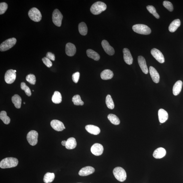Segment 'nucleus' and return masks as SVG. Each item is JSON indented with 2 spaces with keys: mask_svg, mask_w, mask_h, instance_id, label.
<instances>
[{
  "mask_svg": "<svg viewBox=\"0 0 183 183\" xmlns=\"http://www.w3.org/2000/svg\"><path fill=\"white\" fill-rule=\"evenodd\" d=\"M18 163L17 158L13 157L6 158L2 160L0 163V167L2 169H7L15 167Z\"/></svg>",
  "mask_w": 183,
  "mask_h": 183,
  "instance_id": "f257e3e1",
  "label": "nucleus"
},
{
  "mask_svg": "<svg viewBox=\"0 0 183 183\" xmlns=\"http://www.w3.org/2000/svg\"><path fill=\"white\" fill-rule=\"evenodd\" d=\"M106 5L103 2H98L94 3L91 7L90 11L93 14L97 15L105 11Z\"/></svg>",
  "mask_w": 183,
  "mask_h": 183,
  "instance_id": "f03ea898",
  "label": "nucleus"
},
{
  "mask_svg": "<svg viewBox=\"0 0 183 183\" xmlns=\"http://www.w3.org/2000/svg\"><path fill=\"white\" fill-rule=\"evenodd\" d=\"M133 30L136 33L142 35H149L151 32V29L147 25L144 24H136L132 27Z\"/></svg>",
  "mask_w": 183,
  "mask_h": 183,
  "instance_id": "7ed1b4c3",
  "label": "nucleus"
},
{
  "mask_svg": "<svg viewBox=\"0 0 183 183\" xmlns=\"http://www.w3.org/2000/svg\"><path fill=\"white\" fill-rule=\"evenodd\" d=\"M113 173L115 178L120 182L125 181L127 177L125 169L120 167L115 168L113 171Z\"/></svg>",
  "mask_w": 183,
  "mask_h": 183,
  "instance_id": "20e7f679",
  "label": "nucleus"
},
{
  "mask_svg": "<svg viewBox=\"0 0 183 183\" xmlns=\"http://www.w3.org/2000/svg\"><path fill=\"white\" fill-rule=\"evenodd\" d=\"M17 42V39L15 38H12L5 40L0 45V51L1 52H4L9 50L14 46Z\"/></svg>",
  "mask_w": 183,
  "mask_h": 183,
  "instance_id": "39448f33",
  "label": "nucleus"
},
{
  "mask_svg": "<svg viewBox=\"0 0 183 183\" xmlns=\"http://www.w3.org/2000/svg\"><path fill=\"white\" fill-rule=\"evenodd\" d=\"M29 17L35 22H39L41 20L42 15L39 10L36 8H32L28 12Z\"/></svg>",
  "mask_w": 183,
  "mask_h": 183,
  "instance_id": "423d86ee",
  "label": "nucleus"
},
{
  "mask_svg": "<svg viewBox=\"0 0 183 183\" xmlns=\"http://www.w3.org/2000/svg\"><path fill=\"white\" fill-rule=\"evenodd\" d=\"M63 18V15L60 11L57 9L54 11L52 14V21L55 25L59 27L60 26Z\"/></svg>",
  "mask_w": 183,
  "mask_h": 183,
  "instance_id": "0eeeda50",
  "label": "nucleus"
},
{
  "mask_svg": "<svg viewBox=\"0 0 183 183\" xmlns=\"http://www.w3.org/2000/svg\"><path fill=\"white\" fill-rule=\"evenodd\" d=\"M38 135L37 132L34 130H32L28 133L26 139L29 143L31 146H34L37 144Z\"/></svg>",
  "mask_w": 183,
  "mask_h": 183,
  "instance_id": "6e6552de",
  "label": "nucleus"
},
{
  "mask_svg": "<svg viewBox=\"0 0 183 183\" xmlns=\"http://www.w3.org/2000/svg\"><path fill=\"white\" fill-rule=\"evenodd\" d=\"M16 74L14 70L10 69L8 70L5 73V79L8 84H11L16 79Z\"/></svg>",
  "mask_w": 183,
  "mask_h": 183,
  "instance_id": "1a4fd4ad",
  "label": "nucleus"
},
{
  "mask_svg": "<svg viewBox=\"0 0 183 183\" xmlns=\"http://www.w3.org/2000/svg\"><path fill=\"white\" fill-rule=\"evenodd\" d=\"M151 54L156 60L161 64L165 62V60L162 53L159 50L153 48L151 51Z\"/></svg>",
  "mask_w": 183,
  "mask_h": 183,
  "instance_id": "9d476101",
  "label": "nucleus"
},
{
  "mask_svg": "<svg viewBox=\"0 0 183 183\" xmlns=\"http://www.w3.org/2000/svg\"><path fill=\"white\" fill-rule=\"evenodd\" d=\"M91 150L93 155L97 156H100L103 153L104 147L101 144L96 143L91 147Z\"/></svg>",
  "mask_w": 183,
  "mask_h": 183,
  "instance_id": "9b49d317",
  "label": "nucleus"
},
{
  "mask_svg": "<svg viewBox=\"0 0 183 183\" xmlns=\"http://www.w3.org/2000/svg\"><path fill=\"white\" fill-rule=\"evenodd\" d=\"M50 125L53 129L56 131H61L66 129L64 123L57 120H52L51 122Z\"/></svg>",
  "mask_w": 183,
  "mask_h": 183,
  "instance_id": "f8f14e48",
  "label": "nucleus"
},
{
  "mask_svg": "<svg viewBox=\"0 0 183 183\" xmlns=\"http://www.w3.org/2000/svg\"><path fill=\"white\" fill-rule=\"evenodd\" d=\"M101 45L103 49L107 54L110 56L113 55L115 53L114 48L110 45L108 42L104 40L101 42Z\"/></svg>",
  "mask_w": 183,
  "mask_h": 183,
  "instance_id": "ddd939ff",
  "label": "nucleus"
},
{
  "mask_svg": "<svg viewBox=\"0 0 183 183\" xmlns=\"http://www.w3.org/2000/svg\"><path fill=\"white\" fill-rule=\"evenodd\" d=\"M123 58L126 64L131 65L133 62V58L131 53L127 48H125L123 49Z\"/></svg>",
  "mask_w": 183,
  "mask_h": 183,
  "instance_id": "4468645a",
  "label": "nucleus"
},
{
  "mask_svg": "<svg viewBox=\"0 0 183 183\" xmlns=\"http://www.w3.org/2000/svg\"><path fill=\"white\" fill-rule=\"evenodd\" d=\"M95 171V168L92 167L87 166L81 169L79 174L80 176H87L94 173Z\"/></svg>",
  "mask_w": 183,
  "mask_h": 183,
  "instance_id": "2eb2a0df",
  "label": "nucleus"
},
{
  "mask_svg": "<svg viewBox=\"0 0 183 183\" xmlns=\"http://www.w3.org/2000/svg\"><path fill=\"white\" fill-rule=\"evenodd\" d=\"M138 63L142 71L144 73L147 74L149 71L147 65L146 60L144 57L141 56H139L138 58Z\"/></svg>",
  "mask_w": 183,
  "mask_h": 183,
  "instance_id": "dca6fc26",
  "label": "nucleus"
},
{
  "mask_svg": "<svg viewBox=\"0 0 183 183\" xmlns=\"http://www.w3.org/2000/svg\"><path fill=\"white\" fill-rule=\"evenodd\" d=\"M76 49L75 45L71 43H68L66 45V53L69 56H73L76 53Z\"/></svg>",
  "mask_w": 183,
  "mask_h": 183,
  "instance_id": "f3484780",
  "label": "nucleus"
},
{
  "mask_svg": "<svg viewBox=\"0 0 183 183\" xmlns=\"http://www.w3.org/2000/svg\"><path fill=\"white\" fill-rule=\"evenodd\" d=\"M149 72L153 81L157 83L159 82L160 76L157 70L154 67L150 66L149 68Z\"/></svg>",
  "mask_w": 183,
  "mask_h": 183,
  "instance_id": "a211bd4d",
  "label": "nucleus"
},
{
  "mask_svg": "<svg viewBox=\"0 0 183 183\" xmlns=\"http://www.w3.org/2000/svg\"><path fill=\"white\" fill-rule=\"evenodd\" d=\"M159 120L160 123H163L168 119V114L166 110L162 109L159 110L158 112Z\"/></svg>",
  "mask_w": 183,
  "mask_h": 183,
  "instance_id": "6ab92c4d",
  "label": "nucleus"
},
{
  "mask_svg": "<svg viewBox=\"0 0 183 183\" xmlns=\"http://www.w3.org/2000/svg\"><path fill=\"white\" fill-rule=\"evenodd\" d=\"M85 129L89 133L94 135H98L101 132L100 128L97 126L93 125L86 126Z\"/></svg>",
  "mask_w": 183,
  "mask_h": 183,
  "instance_id": "aec40b11",
  "label": "nucleus"
},
{
  "mask_svg": "<svg viewBox=\"0 0 183 183\" xmlns=\"http://www.w3.org/2000/svg\"><path fill=\"white\" fill-rule=\"evenodd\" d=\"M166 154V150L163 147L158 148L153 153V156L156 159H160L163 157Z\"/></svg>",
  "mask_w": 183,
  "mask_h": 183,
  "instance_id": "412c9836",
  "label": "nucleus"
},
{
  "mask_svg": "<svg viewBox=\"0 0 183 183\" xmlns=\"http://www.w3.org/2000/svg\"><path fill=\"white\" fill-rule=\"evenodd\" d=\"M114 76L113 72L111 70H105L101 73V76L102 79L107 80L112 79Z\"/></svg>",
  "mask_w": 183,
  "mask_h": 183,
  "instance_id": "4be33fe9",
  "label": "nucleus"
},
{
  "mask_svg": "<svg viewBox=\"0 0 183 183\" xmlns=\"http://www.w3.org/2000/svg\"><path fill=\"white\" fill-rule=\"evenodd\" d=\"M182 84V82L181 80H178L175 83L173 88V94L174 95H178L181 92Z\"/></svg>",
  "mask_w": 183,
  "mask_h": 183,
  "instance_id": "5701e85b",
  "label": "nucleus"
},
{
  "mask_svg": "<svg viewBox=\"0 0 183 183\" xmlns=\"http://www.w3.org/2000/svg\"><path fill=\"white\" fill-rule=\"evenodd\" d=\"M77 146V142L76 139L73 137H71L67 140L66 142V148L67 149L71 150L75 148Z\"/></svg>",
  "mask_w": 183,
  "mask_h": 183,
  "instance_id": "b1692460",
  "label": "nucleus"
},
{
  "mask_svg": "<svg viewBox=\"0 0 183 183\" xmlns=\"http://www.w3.org/2000/svg\"><path fill=\"white\" fill-rule=\"evenodd\" d=\"M181 24V22L179 19L174 20L171 23L169 27V31L174 32L178 28Z\"/></svg>",
  "mask_w": 183,
  "mask_h": 183,
  "instance_id": "393cba45",
  "label": "nucleus"
},
{
  "mask_svg": "<svg viewBox=\"0 0 183 183\" xmlns=\"http://www.w3.org/2000/svg\"><path fill=\"white\" fill-rule=\"evenodd\" d=\"M12 101L14 104L15 107L17 109H20L21 104V98L20 97L17 95H15L12 97Z\"/></svg>",
  "mask_w": 183,
  "mask_h": 183,
  "instance_id": "a878e982",
  "label": "nucleus"
},
{
  "mask_svg": "<svg viewBox=\"0 0 183 183\" xmlns=\"http://www.w3.org/2000/svg\"><path fill=\"white\" fill-rule=\"evenodd\" d=\"M87 54L88 57L95 61H98L100 58V55L98 54L92 50L88 49L87 51Z\"/></svg>",
  "mask_w": 183,
  "mask_h": 183,
  "instance_id": "bb28decb",
  "label": "nucleus"
},
{
  "mask_svg": "<svg viewBox=\"0 0 183 183\" xmlns=\"http://www.w3.org/2000/svg\"><path fill=\"white\" fill-rule=\"evenodd\" d=\"M52 101L55 104H59L62 101V96L61 94L58 91H55L52 96Z\"/></svg>",
  "mask_w": 183,
  "mask_h": 183,
  "instance_id": "cd10ccee",
  "label": "nucleus"
},
{
  "mask_svg": "<svg viewBox=\"0 0 183 183\" xmlns=\"http://www.w3.org/2000/svg\"><path fill=\"white\" fill-rule=\"evenodd\" d=\"M79 33L82 36H86L88 33V28L86 24L84 22H82L79 25Z\"/></svg>",
  "mask_w": 183,
  "mask_h": 183,
  "instance_id": "c85d7f7f",
  "label": "nucleus"
},
{
  "mask_svg": "<svg viewBox=\"0 0 183 183\" xmlns=\"http://www.w3.org/2000/svg\"><path fill=\"white\" fill-rule=\"evenodd\" d=\"M107 118L113 124L117 125L120 123V120L119 118L117 116L113 114H110L107 116Z\"/></svg>",
  "mask_w": 183,
  "mask_h": 183,
  "instance_id": "c756f323",
  "label": "nucleus"
},
{
  "mask_svg": "<svg viewBox=\"0 0 183 183\" xmlns=\"http://www.w3.org/2000/svg\"><path fill=\"white\" fill-rule=\"evenodd\" d=\"M55 175L54 173L48 172L45 175L44 178V181L45 183L52 182L55 178Z\"/></svg>",
  "mask_w": 183,
  "mask_h": 183,
  "instance_id": "7c9ffc66",
  "label": "nucleus"
},
{
  "mask_svg": "<svg viewBox=\"0 0 183 183\" xmlns=\"http://www.w3.org/2000/svg\"><path fill=\"white\" fill-rule=\"evenodd\" d=\"M0 118L6 125H8L10 122V119L7 115V112L5 111H2L0 113Z\"/></svg>",
  "mask_w": 183,
  "mask_h": 183,
  "instance_id": "2f4dec72",
  "label": "nucleus"
},
{
  "mask_svg": "<svg viewBox=\"0 0 183 183\" xmlns=\"http://www.w3.org/2000/svg\"><path fill=\"white\" fill-rule=\"evenodd\" d=\"M106 103L107 106L110 109H113L114 108V104L111 96L110 95H107L106 98Z\"/></svg>",
  "mask_w": 183,
  "mask_h": 183,
  "instance_id": "473e14b6",
  "label": "nucleus"
},
{
  "mask_svg": "<svg viewBox=\"0 0 183 183\" xmlns=\"http://www.w3.org/2000/svg\"><path fill=\"white\" fill-rule=\"evenodd\" d=\"M72 101L75 105L83 106L84 104V102L82 100L80 96L79 95L74 96L72 98Z\"/></svg>",
  "mask_w": 183,
  "mask_h": 183,
  "instance_id": "72a5a7b5",
  "label": "nucleus"
},
{
  "mask_svg": "<svg viewBox=\"0 0 183 183\" xmlns=\"http://www.w3.org/2000/svg\"><path fill=\"white\" fill-rule=\"evenodd\" d=\"M147 8L148 11L152 14L156 18L159 19L160 18V15L156 11L155 8L152 6H148L147 7Z\"/></svg>",
  "mask_w": 183,
  "mask_h": 183,
  "instance_id": "f704fd0d",
  "label": "nucleus"
},
{
  "mask_svg": "<svg viewBox=\"0 0 183 183\" xmlns=\"http://www.w3.org/2000/svg\"><path fill=\"white\" fill-rule=\"evenodd\" d=\"M21 89L25 91L26 95L28 96L31 95V91L30 88L27 86L25 82H22L21 83Z\"/></svg>",
  "mask_w": 183,
  "mask_h": 183,
  "instance_id": "c9c22d12",
  "label": "nucleus"
},
{
  "mask_svg": "<svg viewBox=\"0 0 183 183\" xmlns=\"http://www.w3.org/2000/svg\"><path fill=\"white\" fill-rule=\"evenodd\" d=\"M26 80L32 85H34L36 84V77L33 74H29L26 77Z\"/></svg>",
  "mask_w": 183,
  "mask_h": 183,
  "instance_id": "e433bc0d",
  "label": "nucleus"
},
{
  "mask_svg": "<svg viewBox=\"0 0 183 183\" xmlns=\"http://www.w3.org/2000/svg\"><path fill=\"white\" fill-rule=\"evenodd\" d=\"M8 8V5L6 2H1L0 4V14H4L6 12Z\"/></svg>",
  "mask_w": 183,
  "mask_h": 183,
  "instance_id": "4c0bfd02",
  "label": "nucleus"
},
{
  "mask_svg": "<svg viewBox=\"0 0 183 183\" xmlns=\"http://www.w3.org/2000/svg\"><path fill=\"white\" fill-rule=\"evenodd\" d=\"M163 5L166 9L169 11L172 12L173 10V7L171 2L168 1H165L163 2Z\"/></svg>",
  "mask_w": 183,
  "mask_h": 183,
  "instance_id": "58836bf2",
  "label": "nucleus"
},
{
  "mask_svg": "<svg viewBox=\"0 0 183 183\" xmlns=\"http://www.w3.org/2000/svg\"><path fill=\"white\" fill-rule=\"evenodd\" d=\"M43 63L48 68H50L52 66V63L49 59L46 57H44L42 59Z\"/></svg>",
  "mask_w": 183,
  "mask_h": 183,
  "instance_id": "ea45409f",
  "label": "nucleus"
},
{
  "mask_svg": "<svg viewBox=\"0 0 183 183\" xmlns=\"http://www.w3.org/2000/svg\"><path fill=\"white\" fill-rule=\"evenodd\" d=\"M80 76V74L79 72H76L73 74L72 79L74 82L77 83L79 82Z\"/></svg>",
  "mask_w": 183,
  "mask_h": 183,
  "instance_id": "a19ab883",
  "label": "nucleus"
},
{
  "mask_svg": "<svg viewBox=\"0 0 183 183\" xmlns=\"http://www.w3.org/2000/svg\"><path fill=\"white\" fill-rule=\"evenodd\" d=\"M46 57L49 60L54 61L55 60V56L54 54L52 53L48 52L46 54Z\"/></svg>",
  "mask_w": 183,
  "mask_h": 183,
  "instance_id": "79ce46f5",
  "label": "nucleus"
},
{
  "mask_svg": "<svg viewBox=\"0 0 183 183\" xmlns=\"http://www.w3.org/2000/svg\"><path fill=\"white\" fill-rule=\"evenodd\" d=\"M67 141H64L61 142V144L63 145V146H66V144Z\"/></svg>",
  "mask_w": 183,
  "mask_h": 183,
  "instance_id": "37998d69",
  "label": "nucleus"
},
{
  "mask_svg": "<svg viewBox=\"0 0 183 183\" xmlns=\"http://www.w3.org/2000/svg\"><path fill=\"white\" fill-rule=\"evenodd\" d=\"M23 104H26V103H25V102H24Z\"/></svg>",
  "mask_w": 183,
  "mask_h": 183,
  "instance_id": "c03bdc74",
  "label": "nucleus"
},
{
  "mask_svg": "<svg viewBox=\"0 0 183 183\" xmlns=\"http://www.w3.org/2000/svg\"><path fill=\"white\" fill-rule=\"evenodd\" d=\"M15 72H17V71L16 70H14Z\"/></svg>",
  "mask_w": 183,
  "mask_h": 183,
  "instance_id": "a18cd8bd",
  "label": "nucleus"
},
{
  "mask_svg": "<svg viewBox=\"0 0 183 183\" xmlns=\"http://www.w3.org/2000/svg\"></svg>",
  "mask_w": 183,
  "mask_h": 183,
  "instance_id": "49530a36",
  "label": "nucleus"
}]
</instances>
